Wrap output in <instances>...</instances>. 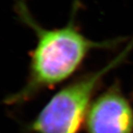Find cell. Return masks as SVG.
Here are the masks:
<instances>
[{
	"label": "cell",
	"instance_id": "1",
	"mask_svg": "<svg viewBox=\"0 0 133 133\" xmlns=\"http://www.w3.org/2000/svg\"><path fill=\"white\" fill-rule=\"evenodd\" d=\"M79 6L78 0H75L71 18L64 26L46 29L35 19L25 0H16L15 7L18 18L34 31L37 41L30 52L25 84L8 96L5 103L21 105L31 100L41 91L51 89L71 78L92 50L111 48L123 41L122 39L102 42L89 39L75 23Z\"/></svg>",
	"mask_w": 133,
	"mask_h": 133
},
{
	"label": "cell",
	"instance_id": "2",
	"mask_svg": "<svg viewBox=\"0 0 133 133\" xmlns=\"http://www.w3.org/2000/svg\"><path fill=\"white\" fill-rule=\"evenodd\" d=\"M132 50L133 39L101 68L80 75L57 91L26 127L27 132L79 133L103 78L124 63Z\"/></svg>",
	"mask_w": 133,
	"mask_h": 133
},
{
	"label": "cell",
	"instance_id": "3",
	"mask_svg": "<svg viewBox=\"0 0 133 133\" xmlns=\"http://www.w3.org/2000/svg\"><path fill=\"white\" fill-rule=\"evenodd\" d=\"M84 128L87 133H133V107L119 82L93 99Z\"/></svg>",
	"mask_w": 133,
	"mask_h": 133
}]
</instances>
